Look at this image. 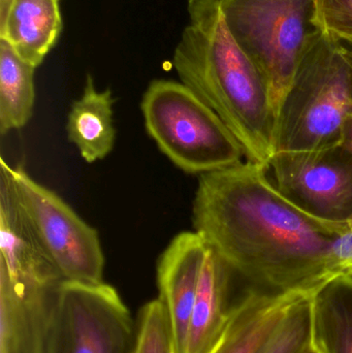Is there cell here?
I'll list each match as a JSON object with an SVG mask.
<instances>
[{"instance_id":"5bb4252c","label":"cell","mask_w":352,"mask_h":353,"mask_svg":"<svg viewBox=\"0 0 352 353\" xmlns=\"http://www.w3.org/2000/svg\"><path fill=\"white\" fill-rule=\"evenodd\" d=\"M62 27L59 0H14L0 22V39L37 68L57 43Z\"/></svg>"},{"instance_id":"cb8c5ba5","label":"cell","mask_w":352,"mask_h":353,"mask_svg":"<svg viewBox=\"0 0 352 353\" xmlns=\"http://www.w3.org/2000/svg\"><path fill=\"white\" fill-rule=\"evenodd\" d=\"M339 43H340L341 47H342L343 53H344L345 57H346L347 61L349 62L352 68V43L342 41H339Z\"/></svg>"},{"instance_id":"7c38bea8","label":"cell","mask_w":352,"mask_h":353,"mask_svg":"<svg viewBox=\"0 0 352 353\" xmlns=\"http://www.w3.org/2000/svg\"><path fill=\"white\" fill-rule=\"evenodd\" d=\"M310 294L269 292L246 285L225 334L211 353H258L289 309Z\"/></svg>"},{"instance_id":"d6986e66","label":"cell","mask_w":352,"mask_h":353,"mask_svg":"<svg viewBox=\"0 0 352 353\" xmlns=\"http://www.w3.org/2000/svg\"><path fill=\"white\" fill-rule=\"evenodd\" d=\"M134 353H176L169 317L159 299L147 303L138 312Z\"/></svg>"},{"instance_id":"4fadbf2b","label":"cell","mask_w":352,"mask_h":353,"mask_svg":"<svg viewBox=\"0 0 352 353\" xmlns=\"http://www.w3.org/2000/svg\"><path fill=\"white\" fill-rule=\"evenodd\" d=\"M0 268L10 277L47 284L62 282L2 176L0 185Z\"/></svg>"},{"instance_id":"ffe728a7","label":"cell","mask_w":352,"mask_h":353,"mask_svg":"<svg viewBox=\"0 0 352 353\" xmlns=\"http://www.w3.org/2000/svg\"><path fill=\"white\" fill-rule=\"evenodd\" d=\"M312 22L322 33L352 43V0H315Z\"/></svg>"},{"instance_id":"8fae6325","label":"cell","mask_w":352,"mask_h":353,"mask_svg":"<svg viewBox=\"0 0 352 353\" xmlns=\"http://www.w3.org/2000/svg\"><path fill=\"white\" fill-rule=\"evenodd\" d=\"M229 265L209 246L190 319L185 353H211L225 334L241 292L236 296Z\"/></svg>"},{"instance_id":"d4e9b609","label":"cell","mask_w":352,"mask_h":353,"mask_svg":"<svg viewBox=\"0 0 352 353\" xmlns=\"http://www.w3.org/2000/svg\"><path fill=\"white\" fill-rule=\"evenodd\" d=\"M341 275L352 276V263L345 267L344 269L341 271Z\"/></svg>"},{"instance_id":"484cf974","label":"cell","mask_w":352,"mask_h":353,"mask_svg":"<svg viewBox=\"0 0 352 353\" xmlns=\"http://www.w3.org/2000/svg\"><path fill=\"white\" fill-rule=\"evenodd\" d=\"M306 353H318L315 352V350H314V348L312 347H310L309 350H307V352H306Z\"/></svg>"},{"instance_id":"8992f818","label":"cell","mask_w":352,"mask_h":353,"mask_svg":"<svg viewBox=\"0 0 352 353\" xmlns=\"http://www.w3.org/2000/svg\"><path fill=\"white\" fill-rule=\"evenodd\" d=\"M1 176L62 281L103 283L105 255L97 230L21 165L1 159Z\"/></svg>"},{"instance_id":"9c48e42d","label":"cell","mask_w":352,"mask_h":353,"mask_svg":"<svg viewBox=\"0 0 352 353\" xmlns=\"http://www.w3.org/2000/svg\"><path fill=\"white\" fill-rule=\"evenodd\" d=\"M59 285L0 268V353H49Z\"/></svg>"},{"instance_id":"44dd1931","label":"cell","mask_w":352,"mask_h":353,"mask_svg":"<svg viewBox=\"0 0 352 353\" xmlns=\"http://www.w3.org/2000/svg\"><path fill=\"white\" fill-rule=\"evenodd\" d=\"M330 261L336 276H340L341 271L352 263V228L335 240Z\"/></svg>"},{"instance_id":"7402d4cb","label":"cell","mask_w":352,"mask_h":353,"mask_svg":"<svg viewBox=\"0 0 352 353\" xmlns=\"http://www.w3.org/2000/svg\"><path fill=\"white\" fill-rule=\"evenodd\" d=\"M340 146L349 151L352 155V115L347 119L344 128H343L342 136H341ZM349 225L352 228V216L349 219Z\"/></svg>"},{"instance_id":"277c9868","label":"cell","mask_w":352,"mask_h":353,"mask_svg":"<svg viewBox=\"0 0 352 353\" xmlns=\"http://www.w3.org/2000/svg\"><path fill=\"white\" fill-rule=\"evenodd\" d=\"M145 128L182 171L205 175L243 161V148L218 115L181 82L154 80L141 101Z\"/></svg>"},{"instance_id":"52a82bcc","label":"cell","mask_w":352,"mask_h":353,"mask_svg":"<svg viewBox=\"0 0 352 353\" xmlns=\"http://www.w3.org/2000/svg\"><path fill=\"white\" fill-rule=\"evenodd\" d=\"M136 319L113 286L62 281L49 353H134Z\"/></svg>"},{"instance_id":"603a6c76","label":"cell","mask_w":352,"mask_h":353,"mask_svg":"<svg viewBox=\"0 0 352 353\" xmlns=\"http://www.w3.org/2000/svg\"><path fill=\"white\" fill-rule=\"evenodd\" d=\"M14 0H0V22L6 19Z\"/></svg>"},{"instance_id":"9a60e30c","label":"cell","mask_w":352,"mask_h":353,"mask_svg":"<svg viewBox=\"0 0 352 353\" xmlns=\"http://www.w3.org/2000/svg\"><path fill=\"white\" fill-rule=\"evenodd\" d=\"M112 91H99L88 74L80 99L72 103L66 123L68 139L86 163L103 161L113 151L116 130Z\"/></svg>"},{"instance_id":"7a4b0ae2","label":"cell","mask_w":352,"mask_h":353,"mask_svg":"<svg viewBox=\"0 0 352 353\" xmlns=\"http://www.w3.org/2000/svg\"><path fill=\"white\" fill-rule=\"evenodd\" d=\"M187 12L173 56L180 81L225 122L246 161L268 168L276 119L262 76L231 34L220 0H188Z\"/></svg>"},{"instance_id":"2e32d148","label":"cell","mask_w":352,"mask_h":353,"mask_svg":"<svg viewBox=\"0 0 352 353\" xmlns=\"http://www.w3.org/2000/svg\"><path fill=\"white\" fill-rule=\"evenodd\" d=\"M311 343L318 353H352V276H338L312 294Z\"/></svg>"},{"instance_id":"ba28073f","label":"cell","mask_w":352,"mask_h":353,"mask_svg":"<svg viewBox=\"0 0 352 353\" xmlns=\"http://www.w3.org/2000/svg\"><path fill=\"white\" fill-rule=\"evenodd\" d=\"M275 186L308 213L349 221L352 216V155L341 146L277 151L269 161Z\"/></svg>"},{"instance_id":"ac0fdd59","label":"cell","mask_w":352,"mask_h":353,"mask_svg":"<svg viewBox=\"0 0 352 353\" xmlns=\"http://www.w3.org/2000/svg\"><path fill=\"white\" fill-rule=\"evenodd\" d=\"M312 294L303 296L289 309L258 353H306L311 347Z\"/></svg>"},{"instance_id":"3957f363","label":"cell","mask_w":352,"mask_h":353,"mask_svg":"<svg viewBox=\"0 0 352 353\" xmlns=\"http://www.w3.org/2000/svg\"><path fill=\"white\" fill-rule=\"evenodd\" d=\"M351 115V64L338 39L320 31L283 101L274 153L340 146L343 128Z\"/></svg>"},{"instance_id":"5b68a950","label":"cell","mask_w":352,"mask_h":353,"mask_svg":"<svg viewBox=\"0 0 352 353\" xmlns=\"http://www.w3.org/2000/svg\"><path fill=\"white\" fill-rule=\"evenodd\" d=\"M231 34L262 76L275 119L320 30L315 0H220Z\"/></svg>"},{"instance_id":"30bf717a","label":"cell","mask_w":352,"mask_h":353,"mask_svg":"<svg viewBox=\"0 0 352 353\" xmlns=\"http://www.w3.org/2000/svg\"><path fill=\"white\" fill-rule=\"evenodd\" d=\"M209 245L196 232L177 234L157 263L159 300L171 327L176 353H185L188 330Z\"/></svg>"},{"instance_id":"e0dca14e","label":"cell","mask_w":352,"mask_h":353,"mask_svg":"<svg viewBox=\"0 0 352 353\" xmlns=\"http://www.w3.org/2000/svg\"><path fill=\"white\" fill-rule=\"evenodd\" d=\"M34 66L0 39V134L24 128L35 103Z\"/></svg>"},{"instance_id":"6da1fadb","label":"cell","mask_w":352,"mask_h":353,"mask_svg":"<svg viewBox=\"0 0 352 353\" xmlns=\"http://www.w3.org/2000/svg\"><path fill=\"white\" fill-rule=\"evenodd\" d=\"M192 223L246 285L275 292H313L337 276L333 244L351 230L289 201L251 161L200 176Z\"/></svg>"}]
</instances>
